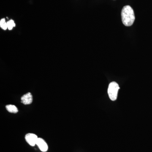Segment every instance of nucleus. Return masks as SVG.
Returning a JSON list of instances; mask_svg holds the SVG:
<instances>
[{"label": "nucleus", "instance_id": "nucleus-1", "mask_svg": "<svg viewBox=\"0 0 152 152\" xmlns=\"http://www.w3.org/2000/svg\"><path fill=\"white\" fill-rule=\"evenodd\" d=\"M121 18L123 24L131 26L134 22L135 17L133 9L130 6H125L121 11Z\"/></svg>", "mask_w": 152, "mask_h": 152}, {"label": "nucleus", "instance_id": "nucleus-2", "mask_svg": "<svg viewBox=\"0 0 152 152\" xmlns=\"http://www.w3.org/2000/svg\"><path fill=\"white\" fill-rule=\"evenodd\" d=\"M120 87L117 83L113 82L109 85L108 89V94L110 99L112 101H115L118 97V92Z\"/></svg>", "mask_w": 152, "mask_h": 152}, {"label": "nucleus", "instance_id": "nucleus-3", "mask_svg": "<svg viewBox=\"0 0 152 152\" xmlns=\"http://www.w3.org/2000/svg\"><path fill=\"white\" fill-rule=\"evenodd\" d=\"M26 141L31 146H34L38 139L37 136L32 133H28L25 136Z\"/></svg>", "mask_w": 152, "mask_h": 152}, {"label": "nucleus", "instance_id": "nucleus-4", "mask_svg": "<svg viewBox=\"0 0 152 152\" xmlns=\"http://www.w3.org/2000/svg\"><path fill=\"white\" fill-rule=\"evenodd\" d=\"M21 101L25 105L30 104L33 102V96L31 93H28L22 96Z\"/></svg>", "mask_w": 152, "mask_h": 152}, {"label": "nucleus", "instance_id": "nucleus-5", "mask_svg": "<svg viewBox=\"0 0 152 152\" xmlns=\"http://www.w3.org/2000/svg\"><path fill=\"white\" fill-rule=\"evenodd\" d=\"M36 145L38 146L39 149L42 152H45L47 151L48 148V144L44 140L41 138H38Z\"/></svg>", "mask_w": 152, "mask_h": 152}, {"label": "nucleus", "instance_id": "nucleus-6", "mask_svg": "<svg viewBox=\"0 0 152 152\" xmlns=\"http://www.w3.org/2000/svg\"><path fill=\"white\" fill-rule=\"evenodd\" d=\"M6 108L9 113H17L18 112V110L17 107L14 105H7L6 106Z\"/></svg>", "mask_w": 152, "mask_h": 152}, {"label": "nucleus", "instance_id": "nucleus-7", "mask_svg": "<svg viewBox=\"0 0 152 152\" xmlns=\"http://www.w3.org/2000/svg\"><path fill=\"white\" fill-rule=\"evenodd\" d=\"M7 24L8 28L9 30L12 29L15 26H16L15 24L14 23V21L12 20L7 22Z\"/></svg>", "mask_w": 152, "mask_h": 152}, {"label": "nucleus", "instance_id": "nucleus-8", "mask_svg": "<svg viewBox=\"0 0 152 152\" xmlns=\"http://www.w3.org/2000/svg\"><path fill=\"white\" fill-rule=\"evenodd\" d=\"M6 23L5 19H2L0 21V26H1L3 25H4Z\"/></svg>", "mask_w": 152, "mask_h": 152}]
</instances>
